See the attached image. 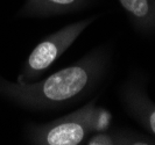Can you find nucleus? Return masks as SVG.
<instances>
[{
    "label": "nucleus",
    "mask_w": 155,
    "mask_h": 145,
    "mask_svg": "<svg viewBox=\"0 0 155 145\" xmlns=\"http://www.w3.org/2000/svg\"><path fill=\"white\" fill-rule=\"evenodd\" d=\"M112 58V48L105 43L91 49L69 66L33 83L20 84L0 76V96L31 112L61 110L98 90L109 74Z\"/></svg>",
    "instance_id": "1"
},
{
    "label": "nucleus",
    "mask_w": 155,
    "mask_h": 145,
    "mask_svg": "<svg viewBox=\"0 0 155 145\" xmlns=\"http://www.w3.org/2000/svg\"><path fill=\"white\" fill-rule=\"evenodd\" d=\"M98 15L94 14L85 19L71 22L58 30L42 38L28 55L18 74L16 83L28 84L39 80L50 66L75 43L83 31L91 26Z\"/></svg>",
    "instance_id": "2"
},
{
    "label": "nucleus",
    "mask_w": 155,
    "mask_h": 145,
    "mask_svg": "<svg viewBox=\"0 0 155 145\" xmlns=\"http://www.w3.org/2000/svg\"><path fill=\"white\" fill-rule=\"evenodd\" d=\"M91 135L77 110L46 123H28L23 129L27 143L34 145L85 144Z\"/></svg>",
    "instance_id": "3"
},
{
    "label": "nucleus",
    "mask_w": 155,
    "mask_h": 145,
    "mask_svg": "<svg viewBox=\"0 0 155 145\" xmlns=\"http://www.w3.org/2000/svg\"><path fill=\"white\" fill-rule=\"evenodd\" d=\"M148 78L140 70L132 71L118 87V98L131 118L155 138V102L148 94Z\"/></svg>",
    "instance_id": "4"
},
{
    "label": "nucleus",
    "mask_w": 155,
    "mask_h": 145,
    "mask_svg": "<svg viewBox=\"0 0 155 145\" xmlns=\"http://www.w3.org/2000/svg\"><path fill=\"white\" fill-rule=\"evenodd\" d=\"M96 0H25L16 13L21 19H46L68 15L91 7Z\"/></svg>",
    "instance_id": "5"
},
{
    "label": "nucleus",
    "mask_w": 155,
    "mask_h": 145,
    "mask_svg": "<svg viewBox=\"0 0 155 145\" xmlns=\"http://www.w3.org/2000/svg\"><path fill=\"white\" fill-rule=\"evenodd\" d=\"M133 27L145 38L155 36V0H117Z\"/></svg>",
    "instance_id": "6"
},
{
    "label": "nucleus",
    "mask_w": 155,
    "mask_h": 145,
    "mask_svg": "<svg viewBox=\"0 0 155 145\" xmlns=\"http://www.w3.org/2000/svg\"><path fill=\"white\" fill-rule=\"evenodd\" d=\"M87 145H155V138L132 129L114 128L91 134L85 140Z\"/></svg>",
    "instance_id": "7"
},
{
    "label": "nucleus",
    "mask_w": 155,
    "mask_h": 145,
    "mask_svg": "<svg viewBox=\"0 0 155 145\" xmlns=\"http://www.w3.org/2000/svg\"><path fill=\"white\" fill-rule=\"evenodd\" d=\"M96 102L97 98H93L84 106L76 109L81 118L84 121L86 127L91 131V134L110 129L113 118L112 113L109 109L101 106H97Z\"/></svg>",
    "instance_id": "8"
}]
</instances>
